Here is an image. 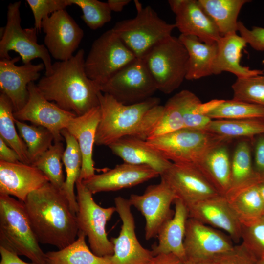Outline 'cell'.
I'll return each instance as SVG.
<instances>
[{"label": "cell", "instance_id": "obj_1", "mask_svg": "<svg viewBox=\"0 0 264 264\" xmlns=\"http://www.w3.org/2000/svg\"><path fill=\"white\" fill-rule=\"evenodd\" d=\"M23 203L39 243L60 250L77 238L76 216L62 189L48 182L30 193Z\"/></svg>", "mask_w": 264, "mask_h": 264}, {"label": "cell", "instance_id": "obj_2", "mask_svg": "<svg viewBox=\"0 0 264 264\" xmlns=\"http://www.w3.org/2000/svg\"><path fill=\"white\" fill-rule=\"evenodd\" d=\"M84 49L70 59L53 64L52 72L42 77L36 85L49 101L62 109L81 116L99 106V87L85 71Z\"/></svg>", "mask_w": 264, "mask_h": 264}, {"label": "cell", "instance_id": "obj_3", "mask_svg": "<svg viewBox=\"0 0 264 264\" xmlns=\"http://www.w3.org/2000/svg\"><path fill=\"white\" fill-rule=\"evenodd\" d=\"M100 119L95 144L107 146L126 136L147 140L158 122L164 106L159 98L152 97L143 102L123 104L110 95L98 94Z\"/></svg>", "mask_w": 264, "mask_h": 264}, {"label": "cell", "instance_id": "obj_4", "mask_svg": "<svg viewBox=\"0 0 264 264\" xmlns=\"http://www.w3.org/2000/svg\"><path fill=\"white\" fill-rule=\"evenodd\" d=\"M0 246L36 264H47L23 202L4 195H0Z\"/></svg>", "mask_w": 264, "mask_h": 264}, {"label": "cell", "instance_id": "obj_5", "mask_svg": "<svg viewBox=\"0 0 264 264\" xmlns=\"http://www.w3.org/2000/svg\"><path fill=\"white\" fill-rule=\"evenodd\" d=\"M231 140L206 130L183 128L146 141L173 163L197 167L212 150Z\"/></svg>", "mask_w": 264, "mask_h": 264}, {"label": "cell", "instance_id": "obj_6", "mask_svg": "<svg viewBox=\"0 0 264 264\" xmlns=\"http://www.w3.org/2000/svg\"><path fill=\"white\" fill-rule=\"evenodd\" d=\"M134 3L136 16L117 22L112 29L137 58L142 59L153 46L171 36L176 27L161 19L150 6L143 7L136 0Z\"/></svg>", "mask_w": 264, "mask_h": 264}, {"label": "cell", "instance_id": "obj_7", "mask_svg": "<svg viewBox=\"0 0 264 264\" xmlns=\"http://www.w3.org/2000/svg\"><path fill=\"white\" fill-rule=\"evenodd\" d=\"M157 90L170 94L185 79L187 51L178 37L172 35L153 46L142 58Z\"/></svg>", "mask_w": 264, "mask_h": 264}, {"label": "cell", "instance_id": "obj_8", "mask_svg": "<svg viewBox=\"0 0 264 264\" xmlns=\"http://www.w3.org/2000/svg\"><path fill=\"white\" fill-rule=\"evenodd\" d=\"M21 4L19 1L8 6L7 22L0 41V57L11 59L9 53L14 51L19 54L23 64L31 63L35 58L41 59L44 65L45 75H50L53 65L50 54L44 45L38 43V30L35 27L21 26Z\"/></svg>", "mask_w": 264, "mask_h": 264}, {"label": "cell", "instance_id": "obj_9", "mask_svg": "<svg viewBox=\"0 0 264 264\" xmlns=\"http://www.w3.org/2000/svg\"><path fill=\"white\" fill-rule=\"evenodd\" d=\"M78 230L88 238L90 250L100 257L113 254V243L108 238L106 225L116 212L115 206L104 208L97 204L92 194L78 179L76 182Z\"/></svg>", "mask_w": 264, "mask_h": 264}, {"label": "cell", "instance_id": "obj_10", "mask_svg": "<svg viewBox=\"0 0 264 264\" xmlns=\"http://www.w3.org/2000/svg\"><path fill=\"white\" fill-rule=\"evenodd\" d=\"M136 58L111 28L92 43L85 69L88 77L99 87Z\"/></svg>", "mask_w": 264, "mask_h": 264}, {"label": "cell", "instance_id": "obj_11", "mask_svg": "<svg viewBox=\"0 0 264 264\" xmlns=\"http://www.w3.org/2000/svg\"><path fill=\"white\" fill-rule=\"evenodd\" d=\"M99 89L125 105L145 101L158 90L144 61L137 58L100 86Z\"/></svg>", "mask_w": 264, "mask_h": 264}, {"label": "cell", "instance_id": "obj_12", "mask_svg": "<svg viewBox=\"0 0 264 264\" xmlns=\"http://www.w3.org/2000/svg\"><path fill=\"white\" fill-rule=\"evenodd\" d=\"M176 198L173 191L162 179L159 183L147 187L143 194L130 195L128 199L131 205L145 219L146 240L157 237L162 226L172 218L174 210L171 206Z\"/></svg>", "mask_w": 264, "mask_h": 264}, {"label": "cell", "instance_id": "obj_13", "mask_svg": "<svg viewBox=\"0 0 264 264\" xmlns=\"http://www.w3.org/2000/svg\"><path fill=\"white\" fill-rule=\"evenodd\" d=\"M27 88L28 100L21 110L14 112L15 119L45 128L53 134L54 143L61 142L64 139L61 131L76 115L47 100L34 82L30 83Z\"/></svg>", "mask_w": 264, "mask_h": 264}, {"label": "cell", "instance_id": "obj_14", "mask_svg": "<svg viewBox=\"0 0 264 264\" xmlns=\"http://www.w3.org/2000/svg\"><path fill=\"white\" fill-rule=\"evenodd\" d=\"M44 45L58 61L70 59L84 37L83 29L65 9L52 13L42 21Z\"/></svg>", "mask_w": 264, "mask_h": 264}, {"label": "cell", "instance_id": "obj_15", "mask_svg": "<svg viewBox=\"0 0 264 264\" xmlns=\"http://www.w3.org/2000/svg\"><path fill=\"white\" fill-rule=\"evenodd\" d=\"M114 204L122 224L118 236L110 239L114 246L111 264H147L154 256L137 239L129 199L119 196L114 198Z\"/></svg>", "mask_w": 264, "mask_h": 264}, {"label": "cell", "instance_id": "obj_16", "mask_svg": "<svg viewBox=\"0 0 264 264\" xmlns=\"http://www.w3.org/2000/svg\"><path fill=\"white\" fill-rule=\"evenodd\" d=\"M234 245L231 238L224 232L195 219H188L184 240L186 260H214Z\"/></svg>", "mask_w": 264, "mask_h": 264}, {"label": "cell", "instance_id": "obj_17", "mask_svg": "<svg viewBox=\"0 0 264 264\" xmlns=\"http://www.w3.org/2000/svg\"><path fill=\"white\" fill-rule=\"evenodd\" d=\"M160 176L187 207L220 195L194 166L172 163Z\"/></svg>", "mask_w": 264, "mask_h": 264}, {"label": "cell", "instance_id": "obj_18", "mask_svg": "<svg viewBox=\"0 0 264 264\" xmlns=\"http://www.w3.org/2000/svg\"><path fill=\"white\" fill-rule=\"evenodd\" d=\"M21 57L1 59L0 60V88L1 93L6 95L12 102L14 112L21 110L28 98L27 87L37 80L40 71L45 69L43 63L31 62L17 66Z\"/></svg>", "mask_w": 264, "mask_h": 264}, {"label": "cell", "instance_id": "obj_19", "mask_svg": "<svg viewBox=\"0 0 264 264\" xmlns=\"http://www.w3.org/2000/svg\"><path fill=\"white\" fill-rule=\"evenodd\" d=\"M168 3L176 15L175 24L181 34L196 36L208 44L217 43L222 37L198 0H170Z\"/></svg>", "mask_w": 264, "mask_h": 264}, {"label": "cell", "instance_id": "obj_20", "mask_svg": "<svg viewBox=\"0 0 264 264\" xmlns=\"http://www.w3.org/2000/svg\"><path fill=\"white\" fill-rule=\"evenodd\" d=\"M188 209L189 218L222 230L233 242L241 240L242 225L225 196L220 195L207 198Z\"/></svg>", "mask_w": 264, "mask_h": 264}, {"label": "cell", "instance_id": "obj_21", "mask_svg": "<svg viewBox=\"0 0 264 264\" xmlns=\"http://www.w3.org/2000/svg\"><path fill=\"white\" fill-rule=\"evenodd\" d=\"M158 176L160 174L149 166L124 162L107 172L95 174L82 181L88 190L94 194L131 188Z\"/></svg>", "mask_w": 264, "mask_h": 264}, {"label": "cell", "instance_id": "obj_22", "mask_svg": "<svg viewBox=\"0 0 264 264\" xmlns=\"http://www.w3.org/2000/svg\"><path fill=\"white\" fill-rule=\"evenodd\" d=\"M48 182L44 174L31 164L0 161V195L15 196L24 202L30 193Z\"/></svg>", "mask_w": 264, "mask_h": 264}, {"label": "cell", "instance_id": "obj_23", "mask_svg": "<svg viewBox=\"0 0 264 264\" xmlns=\"http://www.w3.org/2000/svg\"><path fill=\"white\" fill-rule=\"evenodd\" d=\"M100 119L99 106L81 116L73 117L66 128L78 142L83 163L79 178L87 179L95 175L93 148Z\"/></svg>", "mask_w": 264, "mask_h": 264}, {"label": "cell", "instance_id": "obj_24", "mask_svg": "<svg viewBox=\"0 0 264 264\" xmlns=\"http://www.w3.org/2000/svg\"><path fill=\"white\" fill-rule=\"evenodd\" d=\"M108 147L124 162L149 166L157 171L160 176L173 163L149 145L146 140L136 137L124 136Z\"/></svg>", "mask_w": 264, "mask_h": 264}, {"label": "cell", "instance_id": "obj_25", "mask_svg": "<svg viewBox=\"0 0 264 264\" xmlns=\"http://www.w3.org/2000/svg\"><path fill=\"white\" fill-rule=\"evenodd\" d=\"M174 214L161 228L158 234V243L152 246L153 256L173 254L182 261L186 260L184 247L186 223L189 219L187 206L179 199L174 201Z\"/></svg>", "mask_w": 264, "mask_h": 264}, {"label": "cell", "instance_id": "obj_26", "mask_svg": "<svg viewBox=\"0 0 264 264\" xmlns=\"http://www.w3.org/2000/svg\"><path fill=\"white\" fill-rule=\"evenodd\" d=\"M247 44L237 33L222 36L217 42L218 50L212 74L218 75L226 71L234 74L237 78L262 75L263 71L251 69L240 64L242 52Z\"/></svg>", "mask_w": 264, "mask_h": 264}, {"label": "cell", "instance_id": "obj_27", "mask_svg": "<svg viewBox=\"0 0 264 264\" xmlns=\"http://www.w3.org/2000/svg\"><path fill=\"white\" fill-rule=\"evenodd\" d=\"M261 182L253 167L251 141L242 140L237 144L231 160L230 185L225 197L229 198Z\"/></svg>", "mask_w": 264, "mask_h": 264}, {"label": "cell", "instance_id": "obj_28", "mask_svg": "<svg viewBox=\"0 0 264 264\" xmlns=\"http://www.w3.org/2000/svg\"><path fill=\"white\" fill-rule=\"evenodd\" d=\"M178 38L188 54L185 79L197 80L212 75L218 50L217 43H205L192 35L180 34Z\"/></svg>", "mask_w": 264, "mask_h": 264}, {"label": "cell", "instance_id": "obj_29", "mask_svg": "<svg viewBox=\"0 0 264 264\" xmlns=\"http://www.w3.org/2000/svg\"><path fill=\"white\" fill-rule=\"evenodd\" d=\"M231 160L226 144H224L212 150L196 167L223 196L230 187Z\"/></svg>", "mask_w": 264, "mask_h": 264}, {"label": "cell", "instance_id": "obj_30", "mask_svg": "<svg viewBox=\"0 0 264 264\" xmlns=\"http://www.w3.org/2000/svg\"><path fill=\"white\" fill-rule=\"evenodd\" d=\"M221 36L237 33L238 15L248 0H198Z\"/></svg>", "mask_w": 264, "mask_h": 264}, {"label": "cell", "instance_id": "obj_31", "mask_svg": "<svg viewBox=\"0 0 264 264\" xmlns=\"http://www.w3.org/2000/svg\"><path fill=\"white\" fill-rule=\"evenodd\" d=\"M61 134L66 143L63 156L66 177L62 190L69 201L72 212L76 214L78 206L74 188L80 176L83 158L75 138L66 128L62 130Z\"/></svg>", "mask_w": 264, "mask_h": 264}, {"label": "cell", "instance_id": "obj_32", "mask_svg": "<svg viewBox=\"0 0 264 264\" xmlns=\"http://www.w3.org/2000/svg\"><path fill=\"white\" fill-rule=\"evenodd\" d=\"M86 235L79 231L76 240L67 247L45 253L47 264H111V256L94 254L86 242Z\"/></svg>", "mask_w": 264, "mask_h": 264}, {"label": "cell", "instance_id": "obj_33", "mask_svg": "<svg viewBox=\"0 0 264 264\" xmlns=\"http://www.w3.org/2000/svg\"><path fill=\"white\" fill-rule=\"evenodd\" d=\"M14 109L9 98L2 93L0 95V137L19 155L21 162L31 164L26 145L16 128Z\"/></svg>", "mask_w": 264, "mask_h": 264}, {"label": "cell", "instance_id": "obj_34", "mask_svg": "<svg viewBox=\"0 0 264 264\" xmlns=\"http://www.w3.org/2000/svg\"><path fill=\"white\" fill-rule=\"evenodd\" d=\"M227 199L242 225H250L264 216V206L257 185Z\"/></svg>", "mask_w": 264, "mask_h": 264}, {"label": "cell", "instance_id": "obj_35", "mask_svg": "<svg viewBox=\"0 0 264 264\" xmlns=\"http://www.w3.org/2000/svg\"><path fill=\"white\" fill-rule=\"evenodd\" d=\"M204 130L230 139L239 137L251 139L264 133V120H212Z\"/></svg>", "mask_w": 264, "mask_h": 264}, {"label": "cell", "instance_id": "obj_36", "mask_svg": "<svg viewBox=\"0 0 264 264\" xmlns=\"http://www.w3.org/2000/svg\"><path fill=\"white\" fill-rule=\"evenodd\" d=\"M15 122L19 135L26 145L32 164L53 145L54 136L43 127L28 125L16 119Z\"/></svg>", "mask_w": 264, "mask_h": 264}, {"label": "cell", "instance_id": "obj_37", "mask_svg": "<svg viewBox=\"0 0 264 264\" xmlns=\"http://www.w3.org/2000/svg\"><path fill=\"white\" fill-rule=\"evenodd\" d=\"M206 116L211 120H264V108L234 99L219 100L217 105Z\"/></svg>", "mask_w": 264, "mask_h": 264}, {"label": "cell", "instance_id": "obj_38", "mask_svg": "<svg viewBox=\"0 0 264 264\" xmlns=\"http://www.w3.org/2000/svg\"><path fill=\"white\" fill-rule=\"evenodd\" d=\"M182 113L185 128L204 130L212 120L204 115L202 102L192 92L183 90L172 97Z\"/></svg>", "mask_w": 264, "mask_h": 264}, {"label": "cell", "instance_id": "obj_39", "mask_svg": "<svg viewBox=\"0 0 264 264\" xmlns=\"http://www.w3.org/2000/svg\"><path fill=\"white\" fill-rule=\"evenodd\" d=\"M65 148L62 142L54 144L32 164L56 188L63 189L66 180L63 171V156Z\"/></svg>", "mask_w": 264, "mask_h": 264}, {"label": "cell", "instance_id": "obj_40", "mask_svg": "<svg viewBox=\"0 0 264 264\" xmlns=\"http://www.w3.org/2000/svg\"><path fill=\"white\" fill-rule=\"evenodd\" d=\"M70 6L76 5L82 10L81 18L91 30H97L111 20V12L107 2L97 0H67Z\"/></svg>", "mask_w": 264, "mask_h": 264}, {"label": "cell", "instance_id": "obj_41", "mask_svg": "<svg viewBox=\"0 0 264 264\" xmlns=\"http://www.w3.org/2000/svg\"><path fill=\"white\" fill-rule=\"evenodd\" d=\"M232 88L233 99L264 108V76L237 78Z\"/></svg>", "mask_w": 264, "mask_h": 264}, {"label": "cell", "instance_id": "obj_42", "mask_svg": "<svg viewBox=\"0 0 264 264\" xmlns=\"http://www.w3.org/2000/svg\"><path fill=\"white\" fill-rule=\"evenodd\" d=\"M185 128L182 113L172 97L163 107L161 116L148 139H151Z\"/></svg>", "mask_w": 264, "mask_h": 264}, {"label": "cell", "instance_id": "obj_43", "mask_svg": "<svg viewBox=\"0 0 264 264\" xmlns=\"http://www.w3.org/2000/svg\"><path fill=\"white\" fill-rule=\"evenodd\" d=\"M242 243L259 260L264 258V216L248 225H242Z\"/></svg>", "mask_w": 264, "mask_h": 264}, {"label": "cell", "instance_id": "obj_44", "mask_svg": "<svg viewBox=\"0 0 264 264\" xmlns=\"http://www.w3.org/2000/svg\"><path fill=\"white\" fill-rule=\"evenodd\" d=\"M34 19V27L41 29L42 21L52 13L70 6L67 0H26Z\"/></svg>", "mask_w": 264, "mask_h": 264}, {"label": "cell", "instance_id": "obj_45", "mask_svg": "<svg viewBox=\"0 0 264 264\" xmlns=\"http://www.w3.org/2000/svg\"><path fill=\"white\" fill-rule=\"evenodd\" d=\"M214 261L216 264H258L259 259L241 242Z\"/></svg>", "mask_w": 264, "mask_h": 264}, {"label": "cell", "instance_id": "obj_46", "mask_svg": "<svg viewBox=\"0 0 264 264\" xmlns=\"http://www.w3.org/2000/svg\"><path fill=\"white\" fill-rule=\"evenodd\" d=\"M238 31L254 49L264 51V28L253 26L249 29L242 22L239 21Z\"/></svg>", "mask_w": 264, "mask_h": 264}, {"label": "cell", "instance_id": "obj_47", "mask_svg": "<svg viewBox=\"0 0 264 264\" xmlns=\"http://www.w3.org/2000/svg\"><path fill=\"white\" fill-rule=\"evenodd\" d=\"M250 140L254 170L261 182H264V133L257 135Z\"/></svg>", "mask_w": 264, "mask_h": 264}, {"label": "cell", "instance_id": "obj_48", "mask_svg": "<svg viewBox=\"0 0 264 264\" xmlns=\"http://www.w3.org/2000/svg\"><path fill=\"white\" fill-rule=\"evenodd\" d=\"M0 161L9 163L21 162L17 153L0 137Z\"/></svg>", "mask_w": 264, "mask_h": 264}, {"label": "cell", "instance_id": "obj_49", "mask_svg": "<svg viewBox=\"0 0 264 264\" xmlns=\"http://www.w3.org/2000/svg\"><path fill=\"white\" fill-rule=\"evenodd\" d=\"M147 264H183V261L173 254L154 256Z\"/></svg>", "mask_w": 264, "mask_h": 264}, {"label": "cell", "instance_id": "obj_50", "mask_svg": "<svg viewBox=\"0 0 264 264\" xmlns=\"http://www.w3.org/2000/svg\"><path fill=\"white\" fill-rule=\"evenodd\" d=\"M0 253L1 255L0 264H36L33 262H26L20 259L18 255L0 246Z\"/></svg>", "mask_w": 264, "mask_h": 264}, {"label": "cell", "instance_id": "obj_51", "mask_svg": "<svg viewBox=\"0 0 264 264\" xmlns=\"http://www.w3.org/2000/svg\"><path fill=\"white\" fill-rule=\"evenodd\" d=\"M131 1L130 0H108L107 2L112 11L119 12Z\"/></svg>", "mask_w": 264, "mask_h": 264}, {"label": "cell", "instance_id": "obj_52", "mask_svg": "<svg viewBox=\"0 0 264 264\" xmlns=\"http://www.w3.org/2000/svg\"><path fill=\"white\" fill-rule=\"evenodd\" d=\"M183 264H216L214 260L191 261L186 260Z\"/></svg>", "mask_w": 264, "mask_h": 264}, {"label": "cell", "instance_id": "obj_53", "mask_svg": "<svg viewBox=\"0 0 264 264\" xmlns=\"http://www.w3.org/2000/svg\"><path fill=\"white\" fill-rule=\"evenodd\" d=\"M257 187L261 196L264 206V182H262L258 184L257 185Z\"/></svg>", "mask_w": 264, "mask_h": 264}, {"label": "cell", "instance_id": "obj_54", "mask_svg": "<svg viewBox=\"0 0 264 264\" xmlns=\"http://www.w3.org/2000/svg\"><path fill=\"white\" fill-rule=\"evenodd\" d=\"M258 264H264V258L259 259Z\"/></svg>", "mask_w": 264, "mask_h": 264}]
</instances>
